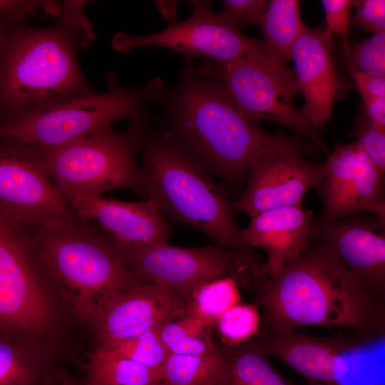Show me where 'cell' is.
Instances as JSON below:
<instances>
[{
	"mask_svg": "<svg viewBox=\"0 0 385 385\" xmlns=\"http://www.w3.org/2000/svg\"><path fill=\"white\" fill-rule=\"evenodd\" d=\"M253 292L265 329L293 332L318 326L344 329L366 341L384 336L385 306L366 294L322 242L311 244Z\"/></svg>",
	"mask_w": 385,
	"mask_h": 385,
	"instance_id": "1",
	"label": "cell"
},
{
	"mask_svg": "<svg viewBox=\"0 0 385 385\" xmlns=\"http://www.w3.org/2000/svg\"><path fill=\"white\" fill-rule=\"evenodd\" d=\"M332 36L324 26L304 25L292 51L294 73L304 97L300 109L319 132L332 115L334 101L339 88L332 55Z\"/></svg>",
	"mask_w": 385,
	"mask_h": 385,
	"instance_id": "18",
	"label": "cell"
},
{
	"mask_svg": "<svg viewBox=\"0 0 385 385\" xmlns=\"http://www.w3.org/2000/svg\"><path fill=\"white\" fill-rule=\"evenodd\" d=\"M369 342L345 331L319 337L297 331L274 332L260 328L245 343L289 366L307 385H341L339 375L344 355Z\"/></svg>",
	"mask_w": 385,
	"mask_h": 385,
	"instance_id": "17",
	"label": "cell"
},
{
	"mask_svg": "<svg viewBox=\"0 0 385 385\" xmlns=\"http://www.w3.org/2000/svg\"><path fill=\"white\" fill-rule=\"evenodd\" d=\"M90 385H151L162 381V369L140 364L114 350L97 347L86 366Z\"/></svg>",
	"mask_w": 385,
	"mask_h": 385,
	"instance_id": "22",
	"label": "cell"
},
{
	"mask_svg": "<svg viewBox=\"0 0 385 385\" xmlns=\"http://www.w3.org/2000/svg\"><path fill=\"white\" fill-rule=\"evenodd\" d=\"M88 41L66 21L16 24L0 47V124L58 97L93 91L75 49Z\"/></svg>",
	"mask_w": 385,
	"mask_h": 385,
	"instance_id": "4",
	"label": "cell"
},
{
	"mask_svg": "<svg viewBox=\"0 0 385 385\" xmlns=\"http://www.w3.org/2000/svg\"><path fill=\"white\" fill-rule=\"evenodd\" d=\"M188 302L183 292L151 282L111 293L91 320L98 347H111L175 320L187 314Z\"/></svg>",
	"mask_w": 385,
	"mask_h": 385,
	"instance_id": "15",
	"label": "cell"
},
{
	"mask_svg": "<svg viewBox=\"0 0 385 385\" xmlns=\"http://www.w3.org/2000/svg\"><path fill=\"white\" fill-rule=\"evenodd\" d=\"M385 222L361 212L329 223L312 220L311 240L327 245L358 284L385 303Z\"/></svg>",
	"mask_w": 385,
	"mask_h": 385,
	"instance_id": "16",
	"label": "cell"
},
{
	"mask_svg": "<svg viewBox=\"0 0 385 385\" xmlns=\"http://www.w3.org/2000/svg\"><path fill=\"white\" fill-rule=\"evenodd\" d=\"M76 381H75L69 374L66 376L65 379L59 385H76Z\"/></svg>",
	"mask_w": 385,
	"mask_h": 385,
	"instance_id": "40",
	"label": "cell"
},
{
	"mask_svg": "<svg viewBox=\"0 0 385 385\" xmlns=\"http://www.w3.org/2000/svg\"><path fill=\"white\" fill-rule=\"evenodd\" d=\"M158 88L153 83L142 89L128 88L111 81L106 92L65 95L0 125V138H16L38 147L60 146L115 120L141 118L145 103Z\"/></svg>",
	"mask_w": 385,
	"mask_h": 385,
	"instance_id": "7",
	"label": "cell"
},
{
	"mask_svg": "<svg viewBox=\"0 0 385 385\" xmlns=\"http://www.w3.org/2000/svg\"><path fill=\"white\" fill-rule=\"evenodd\" d=\"M80 385H90V384H87V383L84 381H83L82 383H80ZM151 385H165V384H164V383H163V381H160V382H158V383L151 384Z\"/></svg>",
	"mask_w": 385,
	"mask_h": 385,
	"instance_id": "41",
	"label": "cell"
},
{
	"mask_svg": "<svg viewBox=\"0 0 385 385\" xmlns=\"http://www.w3.org/2000/svg\"><path fill=\"white\" fill-rule=\"evenodd\" d=\"M0 215L28 228L81 220L55 186L38 147L0 138Z\"/></svg>",
	"mask_w": 385,
	"mask_h": 385,
	"instance_id": "12",
	"label": "cell"
},
{
	"mask_svg": "<svg viewBox=\"0 0 385 385\" xmlns=\"http://www.w3.org/2000/svg\"><path fill=\"white\" fill-rule=\"evenodd\" d=\"M321 3L325 14L326 30L332 35H339L344 47L347 45V34L350 14L353 8L351 0H322Z\"/></svg>",
	"mask_w": 385,
	"mask_h": 385,
	"instance_id": "35",
	"label": "cell"
},
{
	"mask_svg": "<svg viewBox=\"0 0 385 385\" xmlns=\"http://www.w3.org/2000/svg\"><path fill=\"white\" fill-rule=\"evenodd\" d=\"M58 11L56 1L45 0H0V20L13 24L24 23L29 17H55Z\"/></svg>",
	"mask_w": 385,
	"mask_h": 385,
	"instance_id": "32",
	"label": "cell"
},
{
	"mask_svg": "<svg viewBox=\"0 0 385 385\" xmlns=\"http://www.w3.org/2000/svg\"><path fill=\"white\" fill-rule=\"evenodd\" d=\"M140 150L145 199L163 216L200 230L222 247L242 248V228L224 188L170 132H145Z\"/></svg>",
	"mask_w": 385,
	"mask_h": 385,
	"instance_id": "3",
	"label": "cell"
},
{
	"mask_svg": "<svg viewBox=\"0 0 385 385\" xmlns=\"http://www.w3.org/2000/svg\"><path fill=\"white\" fill-rule=\"evenodd\" d=\"M351 134L379 173H385V130L374 125L363 111L355 118Z\"/></svg>",
	"mask_w": 385,
	"mask_h": 385,
	"instance_id": "31",
	"label": "cell"
},
{
	"mask_svg": "<svg viewBox=\"0 0 385 385\" xmlns=\"http://www.w3.org/2000/svg\"><path fill=\"white\" fill-rule=\"evenodd\" d=\"M115 51L127 54L144 46H158L180 53L186 62L196 57L218 63L242 59L265 50L262 41L243 36L221 13H214L209 2L193 1L191 16L156 33L133 36L116 34L112 39Z\"/></svg>",
	"mask_w": 385,
	"mask_h": 385,
	"instance_id": "13",
	"label": "cell"
},
{
	"mask_svg": "<svg viewBox=\"0 0 385 385\" xmlns=\"http://www.w3.org/2000/svg\"><path fill=\"white\" fill-rule=\"evenodd\" d=\"M219 349L228 371L226 385H295L278 373L266 356L247 343Z\"/></svg>",
	"mask_w": 385,
	"mask_h": 385,
	"instance_id": "25",
	"label": "cell"
},
{
	"mask_svg": "<svg viewBox=\"0 0 385 385\" xmlns=\"http://www.w3.org/2000/svg\"><path fill=\"white\" fill-rule=\"evenodd\" d=\"M351 73L373 76L385 74V32L347 43L344 47Z\"/></svg>",
	"mask_w": 385,
	"mask_h": 385,
	"instance_id": "30",
	"label": "cell"
},
{
	"mask_svg": "<svg viewBox=\"0 0 385 385\" xmlns=\"http://www.w3.org/2000/svg\"><path fill=\"white\" fill-rule=\"evenodd\" d=\"M228 377L220 349L200 356L170 354L162 367L165 385H226Z\"/></svg>",
	"mask_w": 385,
	"mask_h": 385,
	"instance_id": "24",
	"label": "cell"
},
{
	"mask_svg": "<svg viewBox=\"0 0 385 385\" xmlns=\"http://www.w3.org/2000/svg\"><path fill=\"white\" fill-rule=\"evenodd\" d=\"M160 328L161 326L155 327L106 349L114 350L145 366L162 369L170 353L162 340Z\"/></svg>",
	"mask_w": 385,
	"mask_h": 385,
	"instance_id": "29",
	"label": "cell"
},
{
	"mask_svg": "<svg viewBox=\"0 0 385 385\" xmlns=\"http://www.w3.org/2000/svg\"><path fill=\"white\" fill-rule=\"evenodd\" d=\"M324 165L326 173L317 188L323 210L314 222L329 223L361 211L385 222L384 175L356 141L336 146Z\"/></svg>",
	"mask_w": 385,
	"mask_h": 385,
	"instance_id": "14",
	"label": "cell"
},
{
	"mask_svg": "<svg viewBox=\"0 0 385 385\" xmlns=\"http://www.w3.org/2000/svg\"><path fill=\"white\" fill-rule=\"evenodd\" d=\"M85 222L94 220L115 243L149 245L167 242L172 230L150 199L125 202L102 196L69 203Z\"/></svg>",
	"mask_w": 385,
	"mask_h": 385,
	"instance_id": "20",
	"label": "cell"
},
{
	"mask_svg": "<svg viewBox=\"0 0 385 385\" xmlns=\"http://www.w3.org/2000/svg\"><path fill=\"white\" fill-rule=\"evenodd\" d=\"M240 302L235 280L228 277L215 279L200 284L191 292L187 314L212 327L221 314Z\"/></svg>",
	"mask_w": 385,
	"mask_h": 385,
	"instance_id": "27",
	"label": "cell"
},
{
	"mask_svg": "<svg viewBox=\"0 0 385 385\" xmlns=\"http://www.w3.org/2000/svg\"><path fill=\"white\" fill-rule=\"evenodd\" d=\"M319 150L302 138L271 133L250 160L247 186L231 207L252 217L272 208L302 204L317 188L326 168L304 159Z\"/></svg>",
	"mask_w": 385,
	"mask_h": 385,
	"instance_id": "11",
	"label": "cell"
},
{
	"mask_svg": "<svg viewBox=\"0 0 385 385\" xmlns=\"http://www.w3.org/2000/svg\"><path fill=\"white\" fill-rule=\"evenodd\" d=\"M48 282L29 229L0 215V329L41 339L55 334Z\"/></svg>",
	"mask_w": 385,
	"mask_h": 385,
	"instance_id": "10",
	"label": "cell"
},
{
	"mask_svg": "<svg viewBox=\"0 0 385 385\" xmlns=\"http://www.w3.org/2000/svg\"><path fill=\"white\" fill-rule=\"evenodd\" d=\"M141 118L118 132L108 126L66 144L38 147L51 178L68 202L126 188L145 199L136 155L145 133Z\"/></svg>",
	"mask_w": 385,
	"mask_h": 385,
	"instance_id": "6",
	"label": "cell"
},
{
	"mask_svg": "<svg viewBox=\"0 0 385 385\" xmlns=\"http://www.w3.org/2000/svg\"><path fill=\"white\" fill-rule=\"evenodd\" d=\"M260 324L257 306L240 302L221 314L213 326L225 346L232 347L250 340L259 332Z\"/></svg>",
	"mask_w": 385,
	"mask_h": 385,
	"instance_id": "28",
	"label": "cell"
},
{
	"mask_svg": "<svg viewBox=\"0 0 385 385\" xmlns=\"http://www.w3.org/2000/svg\"><path fill=\"white\" fill-rule=\"evenodd\" d=\"M68 374L43 339L0 329V385H59Z\"/></svg>",
	"mask_w": 385,
	"mask_h": 385,
	"instance_id": "21",
	"label": "cell"
},
{
	"mask_svg": "<svg viewBox=\"0 0 385 385\" xmlns=\"http://www.w3.org/2000/svg\"><path fill=\"white\" fill-rule=\"evenodd\" d=\"M155 4L158 10L169 23V25L177 22V1H155Z\"/></svg>",
	"mask_w": 385,
	"mask_h": 385,
	"instance_id": "38",
	"label": "cell"
},
{
	"mask_svg": "<svg viewBox=\"0 0 385 385\" xmlns=\"http://www.w3.org/2000/svg\"><path fill=\"white\" fill-rule=\"evenodd\" d=\"M362 99L385 96V76L351 73Z\"/></svg>",
	"mask_w": 385,
	"mask_h": 385,
	"instance_id": "36",
	"label": "cell"
},
{
	"mask_svg": "<svg viewBox=\"0 0 385 385\" xmlns=\"http://www.w3.org/2000/svg\"><path fill=\"white\" fill-rule=\"evenodd\" d=\"M212 327L185 315L161 326L162 340L170 354L200 356L218 350L210 336Z\"/></svg>",
	"mask_w": 385,
	"mask_h": 385,
	"instance_id": "26",
	"label": "cell"
},
{
	"mask_svg": "<svg viewBox=\"0 0 385 385\" xmlns=\"http://www.w3.org/2000/svg\"><path fill=\"white\" fill-rule=\"evenodd\" d=\"M354 16L350 19L351 25L371 32L373 34L385 32V1H353Z\"/></svg>",
	"mask_w": 385,
	"mask_h": 385,
	"instance_id": "34",
	"label": "cell"
},
{
	"mask_svg": "<svg viewBox=\"0 0 385 385\" xmlns=\"http://www.w3.org/2000/svg\"><path fill=\"white\" fill-rule=\"evenodd\" d=\"M300 1L272 0L259 24L267 49L286 63L292 60L293 46L303 31Z\"/></svg>",
	"mask_w": 385,
	"mask_h": 385,
	"instance_id": "23",
	"label": "cell"
},
{
	"mask_svg": "<svg viewBox=\"0 0 385 385\" xmlns=\"http://www.w3.org/2000/svg\"><path fill=\"white\" fill-rule=\"evenodd\" d=\"M313 219L312 212L302 203L263 211L251 217L248 226L241 230V247L262 248L267 260L262 270L267 277H273L287 262L309 248Z\"/></svg>",
	"mask_w": 385,
	"mask_h": 385,
	"instance_id": "19",
	"label": "cell"
},
{
	"mask_svg": "<svg viewBox=\"0 0 385 385\" xmlns=\"http://www.w3.org/2000/svg\"><path fill=\"white\" fill-rule=\"evenodd\" d=\"M76 385H80V383H78V382L76 381Z\"/></svg>",
	"mask_w": 385,
	"mask_h": 385,
	"instance_id": "42",
	"label": "cell"
},
{
	"mask_svg": "<svg viewBox=\"0 0 385 385\" xmlns=\"http://www.w3.org/2000/svg\"><path fill=\"white\" fill-rule=\"evenodd\" d=\"M113 242L124 262L137 275L190 297L200 284L232 278L253 292L267 275L250 248L227 250L216 244L181 247L167 242L149 245Z\"/></svg>",
	"mask_w": 385,
	"mask_h": 385,
	"instance_id": "9",
	"label": "cell"
},
{
	"mask_svg": "<svg viewBox=\"0 0 385 385\" xmlns=\"http://www.w3.org/2000/svg\"><path fill=\"white\" fill-rule=\"evenodd\" d=\"M14 25L16 24H13L6 21L0 20V47Z\"/></svg>",
	"mask_w": 385,
	"mask_h": 385,
	"instance_id": "39",
	"label": "cell"
},
{
	"mask_svg": "<svg viewBox=\"0 0 385 385\" xmlns=\"http://www.w3.org/2000/svg\"><path fill=\"white\" fill-rule=\"evenodd\" d=\"M222 15L237 29L260 24L268 5L266 0H225Z\"/></svg>",
	"mask_w": 385,
	"mask_h": 385,
	"instance_id": "33",
	"label": "cell"
},
{
	"mask_svg": "<svg viewBox=\"0 0 385 385\" xmlns=\"http://www.w3.org/2000/svg\"><path fill=\"white\" fill-rule=\"evenodd\" d=\"M364 113L376 126L385 130V96L363 99Z\"/></svg>",
	"mask_w": 385,
	"mask_h": 385,
	"instance_id": "37",
	"label": "cell"
},
{
	"mask_svg": "<svg viewBox=\"0 0 385 385\" xmlns=\"http://www.w3.org/2000/svg\"><path fill=\"white\" fill-rule=\"evenodd\" d=\"M287 63L266 48L231 62L207 61L196 73L219 83L237 108L249 118L285 126L329 155L319 132L293 103L300 88L294 71Z\"/></svg>",
	"mask_w": 385,
	"mask_h": 385,
	"instance_id": "8",
	"label": "cell"
},
{
	"mask_svg": "<svg viewBox=\"0 0 385 385\" xmlns=\"http://www.w3.org/2000/svg\"><path fill=\"white\" fill-rule=\"evenodd\" d=\"M28 229L53 284L83 319L91 321L110 294L150 283L127 266L104 231L88 222Z\"/></svg>",
	"mask_w": 385,
	"mask_h": 385,
	"instance_id": "5",
	"label": "cell"
},
{
	"mask_svg": "<svg viewBox=\"0 0 385 385\" xmlns=\"http://www.w3.org/2000/svg\"><path fill=\"white\" fill-rule=\"evenodd\" d=\"M170 132L213 175L232 187L270 133L241 112L217 82L187 70L168 105Z\"/></svg>",
	"mask_w": 385,
	"mask_h": 385,
	"instance_id": "2",
	"label": "cell"
}]
</instances>
